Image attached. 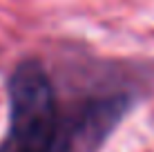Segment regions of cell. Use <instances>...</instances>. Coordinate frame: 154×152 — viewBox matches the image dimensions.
Here are the masks:
<instances>
[{"mask_svg": "<svg viewBox=\"0 0 154 152\" xmlns=\"http://www.w3.org/2000/svg\"><path fill=\"white\" fill-rule=\"evenodd\" d=\"M9 125L0 152H96L132 105L116 92L63 103L40 58L18 60L7 78Z\"/></svg>", "mask_w": 154, "mask_h": 152, "instance_id": "1", "label": "cell"}]
</instances>
